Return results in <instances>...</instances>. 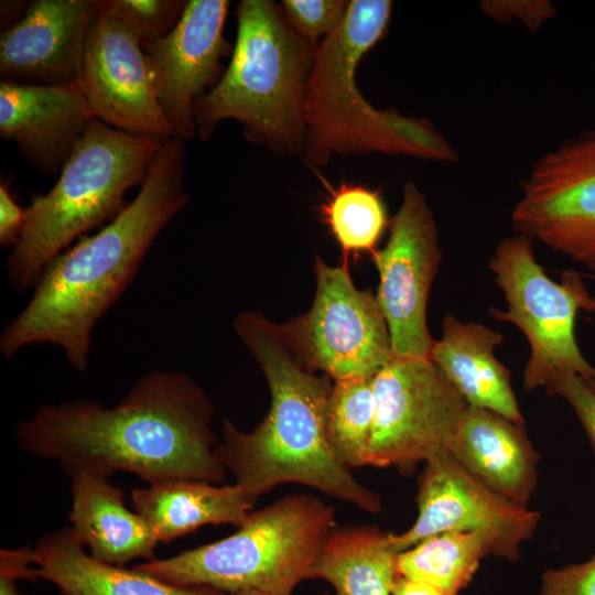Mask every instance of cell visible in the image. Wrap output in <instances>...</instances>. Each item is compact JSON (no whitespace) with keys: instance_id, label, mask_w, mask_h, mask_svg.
I'll list each match as a JSON object with an SVG mask.
<instances>
[{"instance_id":"83f0119b","label":"cell","mask_w":595,"mask_h":595,"mask_svg":"<svg viewBox=\"0 0 595 595\" xmlns=\"http://www.w3.org/2000/svg\"><path fill=\"white\" fill-rule=\"evenodd\" d=\"M349 1L346 0H282L281 9L293 30L317 46L343 22Z\"/></svg>"},{"instance_id":"f546056e","label":"cell","mask_w":595,"mask_h":595,"mask_svg":"<svg viewBox=\"0 0 595 595\" xmlns=\"http://www.w3.org/2000/svg\"><path fill=\"white\" fill-rule=\"evenodd\" d=\"M480 9L496 22H520L530 31H538L556 14V8L548 0H485Z\"/></svg>"},{"instance_id":"52a82bcc","label":"cell","mask_w":595,"mask_h":595,"mask_svg":"<svg viewBox=\"0 0 595 595\" xmlns=\"http://www.w3.org/2000/svg\"><path fill=\"white\" fill-rule=\"evenodd\" d=\"M335 526L333 507L321 498L290 494L251 510L234 533L218 541L133 567L177 586L292 595L301 582L312 580Z\"/></svg>"},{"instance_id":"cb8c5ba5","label":"cell","mask_w":595,"mask_h":595,"mask_svg":"<svg viewBox=\"0 0 595 595\" xmlns=\"http://www.w3.org/2000/svg\"><path fill=\"white\" fill-rule=\"evenodd\" d=\"M496 556L494 538L482 531H448L428 537L398 553L397 574L458 595L482 560Z\"/></svg>"},{"instance_id":"7a4b0ae2","label":"cell","mask_w":595,"mask_h":595,"mask_svg":"<svg viewBox=\"0 0 595 595\" xmlns=\"http://www.w3.org/2000/svg\"><path fill=\"white\" fill-rule=\"evenodd\" d=\"M184 159L183 140H164L139 193L123 210L45 267L30 300L1 334L3 355L52 345L74 369L86 371L95 326L129 288L160 232L190 201Z\"/></svg>"},{"instance_id":"30bf717a","label":"cell","mask_w":595,"mask_h":595,"mask_svg":"<svg viewBox=\"0 0 595 595\" xmlns=\"http://www.w3.org/2000/svg\"><path fill=\"white\" fill-rule=\"evenodd\" d=\"M374 390L367 466L407 470L448 452L468 405L430 358L393 356Z\"/></svg>"},{"instance_id":"7c38bea8","label":"cell","mask_w":595,"mask_h":595,"mask_svg":"<svg viewBox=\"0 0 595 595\" xmlns=\"http://www.w3.org/2000/svg\"><path fill=\"white\" fill-rule=\"evenodd\" d=\"M371 258L379 274L376 298L389 327L393 356L429 358L435 339L428 328L426 309L443 253L432 209L414 183L404 184L387 244Z\"/></svg>"},{"instance_id":"2e32d148","label":"cell","mask_w":595,"mask_h":595,"mask_svg":"<svg viewBox=\"0 0 595 595\" xmlns=\"http://www.w3.org/2000/svg\"><path fill=\"white\" fill-rule=\"evenodd\" d=\"M97 0H34L0 36L1 80L26 85L78 82Z\"/></svg>"},{"instance_id":"9c48e42d","label":"cell","mask_w":595,"mask_h":595,"mask_svg":"<svg viewBox=\"0 0 595 595\" xmlns=\"http://www.w3.org/2000/svg\"><path fill=\"white\" fill-rule=\"evenodd\" d=\"M314 273L310 310L281 325L292 350L305 368L333 381L374 378L393 357L376 295L356 288L348 266L316 256Z\"/></svg>"},{"instance_id":"ba28073f","label":"cell","mask_w":595,"mask_h":595,"mask_svg":"<svg viewBox=\"0 0 595 595\" xmlns=\"http://www.w3.org/2000/svg\"><path fill=\"white\" fill-rule=\"evenodd\" d=\"M533 242L522 235L504 238L488 262L507 309H489L491 317L515 325L524 335L530 355L523 388H547L560 374L595 380V367L582 355L575 337V318L589 301L577 273L567 271L554 282L538 262Z\"/></svg>"},{"instance_id":"d4e9b609","label":"cell","mask_w":595,"mask_h":595,"mask_svg":"<svg viewBox=\"0 0 595 595\" xmlns=\"http://www.w3.org/2000/svg\"><path fill=\"white\" fill-rule=\"evenodd\" d=\"M320 212L342 249L345 266L350 256L371 255L390 224L381 193L359 184L342 183L329 191Z\"/></svg>"},{"instance_id":"d590c367","label":"cell","mask_w":595,"mask_h":595,"mask_svg":"<svg viewBox=\"0 0 595 595\" xmlns=\"http://www.w3.org/2000/svg\"><path fill=\"white\" fill-rule=\"evenodd\" d=\"M586 312L594 313L595 312V294L589 298V301L585 309ZM589 388L595 392V380L586 381Z\"/></svg>"},{"instance_id":"44dd1931","label":"cell","mask_w":595,"mask_h":595,"mask_svg":"<svg viewBox=\"0 0 595 595\" xmlns=\"http://www.w3.org/2000/svg\"><path fill=\"white\" fill-rule=\"evenodd\" d=\"M39 578L62 595H226L203 586H177L136 567L128 570L94 559L72 527L42 537L33 548Z\"/></svg>"},{"instance_id":"e575fe53","label":"cell","mask_w":595,"mask_h":595,"mask_svg":"<svg viewBox=\"0 0 595 595\" xmlns=\"http://www.w3.org/2000/svg\"><path fill=\"white\" fill-rule=\"evenodd\" d=\"M15 580L0 577V595H23L18 591Z\"/></svg>"},{"instance_id":"4316f807","label":"cell","mask_w":595,"mask_h":595,"mask_svg":"<svg viewBox=\"0 0 595 595\" xmlns=\"http://www.w3.org/2000/svg\"><path fill=\"white\" fill-rule=\"evenodd\" d=\"M140 41L167 35L181 20L185 0H99Z\"/></svg>"},{"instance_id":"277c9868","label":"cell","mask_w":595,"mask_h":595,"mask_svg":"<svg viewBox=\"0 0 595 595\" xmlns=\"http://www.w3.org/2000/svg\"><path fill=\"white\" fill-rule=\"evenodd\" d=\"M391 15L390 0H350L342 24L317 45L304 105L307 164L322 167L334 155L374 153L457 160L430 120L377 109L357 87L359 62L385 36Z\"/></svg>"},{"instance_id":"3957f363","label":"cell","mask_w":595,"mask_h":595,"mask_svg":"<svg viewBox=\"0 0 595 595\" xmlns=\"http://www.w3.org/2000/svg\"><path fill=\"white\" fill-rule=\"evenodd\" d=\"M234 328L262 371L270 407L250 432L224 420L216 455L251 498L283 484H299L363 511L382 509L380 495L363 485L333 453L325 415L333 380L305 368L281 325L242 312Z\"/></svg>"},{"instance_id":"6da1fadb","label":"cell","mask_w":595,"mask_h":595,"mask_svg":"<svg viewBox=\"0 0 595 595\" xmlns=\"http://www.w3.org/2000/svg\"><path fill=\"white\" fill-rule=\"evenodd\" d=\"M215 409L204 389L183 371L142 376L113 407L73 400L42 404L15 426L24 452L58 462L68 475L110 478L129 472L149 485L194 479L225 484L216 455Z\"/></svg>"},{"instance_id":"484cf974","label":"cell","mask_w":595,"mask_h":595,"mask_svg":"<svg viewBox=\"0 0 595 595\" xmlns=\"http://www.w3.org/2000/svg\"><path fill=\"white\" fill-rule=\"evenodd\" d=\"M375 407L374 378L333 381L326 436L335 456L350 469L367 466Z\"/></svg>"},{"instance_id":"d6a6232c","label":"cell","mask_w":595,"mask_h":595,"mask_svg":"<svg viewBox=\"0 0 595 595\" xmlns=\"http://www.w3.org/2000/svg\"><path fill=\"white\" fill-rule=\"evenodd\" d=\"M34 564L33 548L23 545L18 549H1L0 551V577L12 580H26L35 582L39 576Z\"/></svg>"},{"instance_id":"e0dca14e","label":"cell","mask_w":595,"mask_h":595,"mask_svg":"<svg viewBox=\"0 0 595 595\" xmlns=\"http://www.w3.org/2000/svg\"><path fill=\"white\" fill-rule=\"evenodd\" d=\"M95 115L76 83L0 82V136L40 172L60 173Z\"/></svg>"},{"instance_id":"603a6c76","label":"cell","mask_w":595,"mask_h":595,"mask_svg":"<svg viewBox=\"0 0 595 595\" xmlns=\"http://www.w3.org/2000/svg\"><path fill=\"white\" fill-rule=\"evenodd\" d=\"M391 533L375 526L334 527L314 566L334 595H391L397 555Z\"/></svg>"},{"instance_id":"5b68a950","label":"cell","mask_w":595,"mask_h":595,"mask_svg":"<svg viewBox=\"0 0 595 595\" xmlns=\"http://www.w3.org/2000/svg\"><path fill=\"white\" fill-rule=\"evenodd\" d=\"M231 60L220 80L193 106L199 139L235 119L251 142L279 154H303L304 105L316 47L299 35L280 4L242 0Z\"/></svg>"},{"instance_id":"f1b7e54d","label":"cell","mask_w":595,"mask_h":595,"mask_svg":"<svg viewBox=\"0 0 595 595\" xmlns=\"http://www.w3.org/2000/svg\"><path fill=\"white\" fill-rule=\"evenodd\" d=\"M547 393L565 400L575 412L595 452V392L586 380L571 372L558 375Z\"/></svg>"},{"instance_id":"5bb4252c","label":"cell","mask_w":595,"mask_h":595,"mask_svg":"<svg viewBox=\"0 0 595 595\" xmlns=\"http://www.w3.org/2000/svg\"><path fill=\"white\" fill-rule=\"evenodd\" d=\"M97 2L77 82L95 118L129 134L172 138L141 41Z\"/></svg>"},{"instance_id":"836d02e7","label":"cell","mask_w":595,"mask_h":595,"mask_svg":"<svg viewBox=\"0 0 595 595\" xmlns=\"http://www.w3.org/2000/svg\"><path fill=\"white\" fill-rule=\"evenodd\" d=\"M391 595H454L425 582L403 577L397 574Z\"/></svg>"},{"instance_id":"8fae6325","label":"cell","mask_w":595,"mask_h":595,"mask_svg":"<svg viewBox=\"0 0 595 595\" xmlns=\"http://www.w3.org/2000/svg\"><path fill=\"white\" fill-rule=\"evenodd\" d=\"M510 224L515 234L595 272V129L533 162Z\"/></svg>"},{"instance_id":"1f68e13d","label":"cell","mask_w":595,"mask_h":595,"mask_svg":"<svg viewBox=\"0 0 595 595\" xmlns=\"http://www.w3.org/2000/svg\"><path fill=\"white\" fill-rule=\"evenodd\" d=\"M25 223V208L18 205L10 192V184L0 183V245L14 246Z\"/></svg>"},{"instance_id":"9a60e30c","label":"cell","mask_w":595,"mask_h":595,"mask_svg":"<svg viewBox=\"0 0 595 595\" xmlns=\"http://www.w3.org/2000/svg\"><path fill=\"white\" fill-rule=\"evenodd\" d=\"M228 0H188L176 26L142 42L159 105L183 141L196 134L193 106L224 75L221 58L234 47L224 37Z\"/></svg>"},{"instance_id":"7402d4cb","label":"cell","mask_w":595,"mask_h":595,"mask_svg":"<svg viewBox=\"0 0 595 595\" xmlns=\"http://www.w3.org/2000/svg\"><path fill=\"white\" fill-rule=\"evenodd\" d=\"M131 501L167 544L207 524L239 527L257 502L237 484L176 479L136 488Z\"/></svg>"},{"instance_id":"ac0fdd59","label":"cell","mask_w":595,"mask_h":595,"mask_svg":"<svg viewBox=\"0 0 595 595\" xmlns=\"http://www.w3.org/2000/svg\"><path fill=\"white\" fill-rule=\"evenodd\" d=\"M448 453L490 489L515 504L528 506L537 488L539 455L524 423L467 407Z\"/></svg>"},{"instance_id":"4dcf8cb0","label":"cell","mask_w":595,"mask_h":595,"mask_svg":"<svg viewBox=\"0 0 595 595\" xmlns=\"http://www.w3.org/2000/svg\"><path fill=\"white\" fill-rule=\"evenodd\" d=\"M537 595H595V555L583 563L547 570Z\"/></svg>"},{"instance_id":"4fadbf2b","label":"cell","mask_w":595,"mask_h":595,"mask_svg":"<svg viewBox=\"0 0 595 595\" xmlns=\"http://www.w3.org/2000/svg\"><path fill=\"white\" fill-rule=\"evenodd\" d=\"M415 501L418 516L413 524L401 533H391L397 553L434 534L482 531L494 538L497 558L515 562L540 521L538 511L500 496L448 452L423 464Z\"/></svg>"},{"instance_id":"8d00e7d4","label":"cell","mask_w":595,"mask_h":595,"mask_svg":"<svg viewBox=\"0 0 595 595\" xmlns=\"http://www.w3.org/2000/svg\"><path fill=\"white\" fill-rule=\"evenodd\" d=\"M226 595H267V594L261 593L259 591H253V589H244V591H238L234 593H227Z\"/></svg>"},{"instance_id":"ffe728a7","label":"cell","mask_w":595,"mask_h":595,"mask_svg":"<svg viewBox=\"0 0 595 595\" xmlns=\"http://www.w3.org/2000/svg\"><path fill=\"white\" fill-rule=\"evenodd\" d=\"M72 529L89 554L123 566L136 559H154L160 542L150 524L125 506L123 493L108 477L87 472L71 475Z\"/></svg>"},{"instance_id":"8992f818","label":"cell","mask_w":595,"mask_h":595,"mask_svg":"<svg viewBox=\"0 0 595 595\" xmlns=\"http://www.w3.org/2000/svg\"><path fill=\"white\" fill-rule=\"evenodd\" d=\"M164 140L139 137L94 119L58 173L55 185L25 208L22 232L6 260L20 291L77 238L116 218L126 193L142 185Z\"/></svg>"},{"instance_id":"d6986e66","label":"cell","mask_w":595,"mask_h":595,"mask_svg":"<svg viewBox=\"0 0 595 595\" xmlns=\"http://www.w3.org/2000/svg\"><path fill=\"white\" fill-rule=\"evenodd\" d=\"M443 334L429 358L464 398L468 407L486 409L524 423L511 383V374L496 357L504 335L452 314L442 321Z\"/></svg>"}]
</instances>
